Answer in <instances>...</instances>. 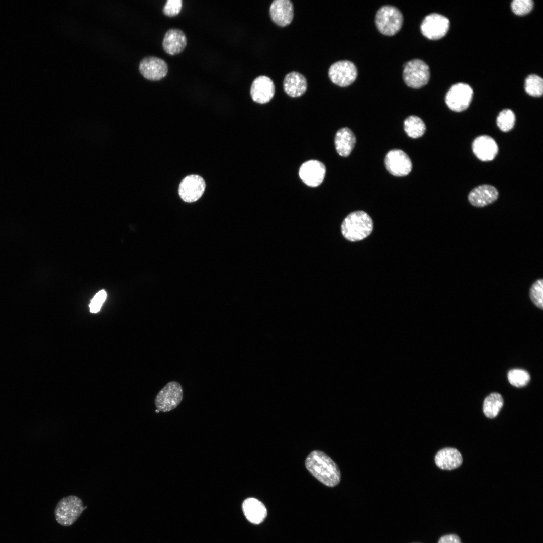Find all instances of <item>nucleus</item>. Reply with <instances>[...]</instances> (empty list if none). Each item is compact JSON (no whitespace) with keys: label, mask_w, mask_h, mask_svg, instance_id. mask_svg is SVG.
<instances>
[{"label":"nucleus","mask_w":543,"mask_h":543,"mask_svg":"<svg viewBox=\"0 0 543 543\" xmlns=\"http://www.w3.org/2000/svg\"><path fill=\"white\" fill-rule=\"evenodd\" d=\"M305 466L313 476L327 486L334 487L340 482L341 476L338 466L322 451H312L306 459Z\"/></svg>","instance_id":"1"},{"label":"nucleus","mask_w":543,"mask_h":543,"mask_svg":"<svg viewBox=\"0 0 543 543\" xmlns=\"http://www.w3.org/2000/svg\"><path fill=\"white\" fill-rule=\"evenodd\" d=\"M373 229V222L366 212L357 211L350 213L341 224V232L347 240L357 241L368 236Z\"/></svg>","instance_id":"2"},{"label":"nucleus","mask_w":543,"mask_h":543,"mask_svg":"<svg viewBox=\"0 0 543 543\" xmlns=\"http://www.w3.org/2000/svg\"><path fill=\"white\" fill-rule=\"evenodd\" d=\"M86 508L80 498L69 495L62 498L57 504L54 510L55 518L60 525L69 526L78 519Z\"/></svg>","instance_id":"3"},{"label":"nucleus","mask_w":543,"mask_h":543,"mask_svg":"<svg viewBox=\"0 0 543 543\" xmlns=\"http://www.w3.org/2000/svg\"><path fill=\"white\" fill-rule=\"evenodd\" d=\"M375 23L378 30L387 35L395 34L401 28L403 15L397 8L389 5L381 7L375 16Z\"/></svg>","instance_id":"4"},{"label":"nucleus","mask_w":543,"mask_h":543,"mask_svg":"<svg viewBox=\"0 0 543 543\" xmlns=\"http://www.w3.org/2000/svg\"><path fill=\"white\" fill-rule=\"evenodd\" d=\"M403 78L409 87L418 88L426 85L430 78V70L423 60L415 59L405 63L403 69Z\"/></svg>","instance_id":"5"},{"label":"nucleus","mask_w":543,"mask_h":543,"mask_svg":"<svg viewBox=\"0 0 543 543\" xmlns=\"http://www.w3.org/2000/svg\"><path fill=\"white\" fill-rule=\"evenodd\" d=\"M183 398V389L175 381L167 383L158 392L155 399V406L159 411L168 412L175 409Z\"/></svg>","instance_id":"6"},{"label":"nucleus","mask_w":543,"mask_h":543,"mask_svg":"<svg viewBox=\"0 0 543 543\" xmlns=\"http://www.w3.org/2000/svg\"><path fill=\"white\" fill-rule=\"evenodd\" d=\"M473 94V90L469 85L464 83L455 84L446 95V104L450 110L455 112L463 111L469 106Z\"/></svg>","instance_id":"7"},{"label":"nucleus","mask_w":543,"mask_h":543,"mask_svg":"<svg viewBox=\"0 0 543 543\" xmlns=\"http://www.w3.org/2000/svg\"><path fill=\"white\" fill-rule=\"evenodd\" d=\"M328 75L334 84L345 87L355 81L357 75V70L353 62L348 60H341L331 65Z\"/></svg>","instance_id":"8"},{"label":"nucleus","mask_w":543,"mask_h":543,"mask_svg":"<svg viewBox=\"0 0 543 543\" xmlns=\"http://www.w3.org/2000/svg\"><path fill=\"white\" fill-rule=\"evenodd\" d=\"M449 27V21L446 17L437 13H432L423 19L420 29L426 37L436 40L445 36Z\"/></svg>","instance_id":"9"},{"label":"nucleus","mask_w":543,"mask_h":543,"mask_svg":"<svg viewBox=\"0 0 543 543\" xmlns=\"http://www.w3.org/2000/svg\"><path fill=\"white\" fill-rule=\"evenodd\" d=\"M384 163L387 170L396 176H404L411 171L412 165L407 154L400 149H393L386 154Z\"/></svg>","instance_id":"10"},{"label":"nucleus","mask_w":543,"mask_h":543,"mask_svg":"<svg viewBox=\"0 0 543 543\" xmlns=\"http://www.w3.org/2000/svg\"><path fill=\"white\" fill-rule=\"evenodd\" d=\"M206 184L203 178L198 175H190L185 177L179 184L178 193L186 202L197 201L204 192Z\"/></svg>","instance_id":"11"},{"label":"nucleus","mask_w":543,"mask_h":543,"mask_svg":"<svg viewBox=\"0 0 543 543\" xmlns=\"http://www.w3.org/2000/svg\"><path fill=\"white\" fill-rule=\"evenodd\" d=\"M326 168L322 162L310 160L303 163L299 168V175L301 179L307 186L315 187L323 181Z\"/></svg>","instance_id":"12"},{"label":"nucleus","mask_w":543,"mask_h":543,"mask_svg":"<svg viewBox=\"0 0 543 543\" xmlns=\"http://www.w3.org/2000/svg\"><path fill=\"white\" fill-rule=\"evenodd\" d=\"M140 73L147 79L157 81L164 78L168 72V66L163 59L147 56L143 58L139 65Z\"/></svg>","instance_id":"13"},{"label":"nucleus","mask_w":543,"mask_h":543,"mask_svg":"<svg viewBox=\"0 0 543 543\" xmlns=\"http://www.w3.org/2000/svg\"><path fill=\"white\" fill-rule=\"evenodd\" d=\"M275 86L273 80L264 75L256 77L250 87V95L252 100L259 104L269 102L274 97Z\"/></svg>","instance_id":"14"},{"label":"nucleus","mask_w":543,"mask_h":543,"mask_svg":"<svg viewBox=\"0 0 543 543\" xmlns=\"http://www.w3.org/2000/svg\"><path fill=\"white\" fill-rule=\"evenodd\" d=\"M472 148L475 155L483 161L493 160L498 152V146L496 141L488 135H481L476 138L472 143Z\"/></svg>","instance_id":"15"},{"label":"nucleus","mask_w":543,"mask_h":543,"mask_svg":"<svg viewBox=\"0 0 543 543\" xmlns=\"http://www.w3.org/2000/svg\"><path fill=\"white\" fill-rule=\"evenodd\" d=\"M272 21L277 25L285 27L289 25L294 17V7L290 0H275L269 8Z\"/></svg>","instance_id":"16"},{"label":"nucleus","mask_w":543,"mask_h":543,"mask_svg":"<svg viewBox=\"0 0 543 543\" xmlns=\"http://www.w3.org/2000/svg\"><path fill=\"white\" fill-rule=\"evenodd\" d=\"M498 196L499 192L494 186L485 184L477 186L471 191L468 199L472 206L481 208L493 203Z\"/></svg>","instance_id":"17"},{"label":"nucleus","mask_w":543,"mask_h":543,"mask_svg":"<svg viewBox=\"0 0 543 543\" xmlns=\"http://www.w3.org/2000/svg\"><path fill=\"white\" fill-rule=\"evenodd\" d=\"M186 45L187 38L185 34L182 30L176 28L167 30L162 41L163 50L171 55L181 53Z\"/></svg>","instance_id":"18"},{"label":"nucleus","mask_w":543,"mask_h":543,"mask_svg":"<svg viewBox=\"0 0 543 543\" xmlns=\"http://www.w3.org/2000/svg\"><path fill=\"white\" fill-rule=\"evenodd\" d=\"M283 88L289 96L298 97L306 92L307 81L303 75L298 72L293 71L285 76L283 81Z\"/></svg>","instance_id":"19"},{"label":"nucleus","mask_w":543,"mask_h":543,"mask_svg":"<svg viewBox=\"0 0 543 543\" xmlns=\"http://www.w3.org/2000/svg\"><path fill=\"white\" fill-rule=\"evenodd\" d=\"M242 510L247 519L255 524L261 523L267 515L264 504L254 498H248L243 501Z\"/></svg>","instance_id":"20"},{"label":"nucleus","mask_w":543,"mask_h":543,"mask_svg":"<svg viewBox=\"0 0 543 543\" xmlns=\"http://www.w3.org/2000/svg\"><path fill=\"white\" fill-rule=\"evenodd\" d=\"M461 453L454 448H444L435 455V462L439 468L450 470L459 467L462 463Z\"/></svg>","instance_id":"21"},{"label":"nucleus","mask_w":543,"mask_h":543,"mask_svg":"<svg viewBox=\"0 0 543 543\" xmlns=\"http://www.w3.org/2000/svg\"><path fill=\"white\" fill-rule=\"evenodd\" d=\"M355 143L356 137L352 131L348 128L339 129L335 135V148L337 153L341 156H348L353 150Z\"/></svg>","instance_id":"22"},{"label":"nucleus","mask_w":543,"mask_h":543,"mask_svg":"<svg viewBox=\"0 0 543 543\" xmlns=\"http://www.w3.org/2000/svg\"><path fill=\"white\" fill-rule=\"evenodd\" d=\"M503 405V399L498 393H492L485 399L483 410L485 415L490 418L497 416Z\"/></svg>","instance_id":"23"},{"label":"nucleus","mask_w":543,"mask_h":543,"mask_svg":"<svg viewBox=\"0 0 543 543\" xmlns=\"http://www.w3.org/2000/svg\"><path fill=\"white\" fill-rule=\"evenodd\" d=\"M404 128L407 135L412 138L421 137L426 131L425 123L416 116H410L404 121Z\"/></svg>","instance_id":"24"},{"label":"nucleus","mask_w":543,"mask_h":543,"mask_svg":"<svg viewBox=\"0 0 543 543\" xmlns=\"http://www.w3.org/2000/svg\"><path fill=\"white\" fill-rule=\"evenodd\" d=\"M496 123L499 128L503 132H506L511 130L515 123V115L510 109H505L498 114Z\"/></svg>","instance_id":"25"},{"label":"nucleus","mask_w":543,"mask_h":543,"mask_svg":"<svg viewBox=\"0 0 543 543\" xmlns=\"http://www.w3.org/2000/svg\"><path fill=\"white\" fill-rule=\"evenodd\" d=\"M524 87L529 95L540 97L543 93V80L537 75H530L525 79Z\"/></svg>","instance_id":"26"},{"label":"nucleus","mask_w":543,"mask_h":543,"mask_svg":"<svg viewBox=\"0 0 543 543\" xmlns=\"http://www.w3.org/2000/svg\"><path fill=\"white\" fill-rule=\"evenodd\" d=\"M507 377L509 383L516 387L525 386L530 380V375L528 372L520 369L510 370L508 373Z\"/></svg>","instance_id":"27"},{"label":"nucleus","mask_w":543,"mask_h":543,"mask_svg":"<svg viewBox=\"0 0 543 543\" xmlns=\"http://www.w3.org/2000/svg\"><path fill=\"white\" fill-rule=\"evenodd\" d=\"M529 295L533 304L537 308H543V280L538 279L531 285Z\"/></svg>","instance_id":"28"},{"label":"nucleus","mask_w":543,"mask_h":543,"mask_svg":"<svg viewBox=\"0 0 543 543\" xmlns=\"http://www.w3.org/2000/svg\"><path fill=\"white\" fill-rule=\"evenodd\" d=\"M533 3L531 0H514L511 3L513 12L518 15L528 13L532 9Z\"/></svg>","instance_id":"29"},{"label":"nucleus","mask_w":543,"mask_h":543,"mask_svg":"<svg viewBox=\"0 0 543 543\" xmlns=\"http://www.w3.org/2000/svg\"><path fill=\"white\" fill-rule=\"evenodd\" d=\"M182 7V0H167L163 8V13L167 16H174L180 12Z\"/></svg>","instance_id":"30"},{"label":"nucleus","mask_w":543,"mask_h":543,"mask_svg":"<svg viewBox=\"0 0 543 543\" xmlns=\"http://www.w3.org/2000/svg\"><path fill=\"white\" fill-rule=\"evenodd\" d=\"M107 297V294L105 290H102L99 291L94 297L91 301V303L89 305L90 312L92 313L98 312L104 301L105 300Z\"/></svg>","instance_id":"31"},{"label":"nucleus","mask_w":543,"mask_h":543,"mask_svg":"<svg viewBox=\"0 0 543 543\" xmlns=\"http://www.w3.org/2000/svg\"><path fill=\"white\" fill-rule=\"evenodd\" d=\"M438 543H462L459 536L455 534H448L442 536Z\"/></svg>","instance_id":"32"}]
</instances>
